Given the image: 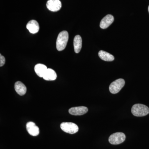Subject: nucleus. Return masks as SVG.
<instances>
[{"label":"nucleus","instance_id":"nucleus-1","mask_svg":"<svg viewBox=\"0 0 149 149\" xmlns=\"http://www.w3.org/2000/svg\"><path fill=\"white\" fill-rule=\"evenodd\" d=\"M69 35L67 31H63L59 34L56 42V47L58 51L64 50L68 42Z\"/></svg>","mask_w":149,"mask_h":149},{"label":"nucleus","instance_id":"nucleus-2","mask_svg":"<svg viewBox=\"0 0 149 149\" xmlns=\"http://www.w3.org/2000/svg\"><path fill=\"white\" fill-rule=\"evenodd\" d=\"M131 112L135 116L142 117L149 114V108L143 104H136L132 107Z\"/></svg>","mask_w":149,"mask_h":149},{"label":"nucleus","instance_id":"nucleus-3","mask_svg":"<svg viewBox=\"0 0 149 149\" xmlns=\"http://www.w3.org/2000/svg\"><path fill=\"white\" fill-rule=\"evenodd\" d=\"M61 128L63 131L69 134H74L78 132L79 128L75 123L72 122H63L61 124Z\"/></svg>","mask_w":149,"mask_h":149},{"label":"nucleus","instance_id":"nucleus-4","mask_svg":"<svg viewBox=\"0 0 149 149\" xmlns=\"http://www.w3.org/2000/svg\"><path fill=\"white\" fill-rule=\"evenodd\" d=\"M125 84V80L123 79H118L115 80L110 84L109 87L110 92L112 94L118 93L123 88Z\"/></svg>","mask_w":149,"mask_h":149},{"label":"nucleus","instance_id":"nucleus-5","mask_svg":"<svg viewBox=\"0 0 149 149\" xmlns=\"http://www.w3.org/2000/svg\"><path fill=\"white\" fill-rule=\"evenodd\" d=\"M125 136L124 133L118 132L113 133L110 136L109 141L112 145H118L125 141Z\"/></svg>","mask_w":149,"mask_h":149},{"label":"nucleus","instance_id":"nucleus-6","mask_svg":"<svg viewBox=\"0 0 149 149\" xmlns=\"http://www.w3.org/2000/svg\"><path fill=\"white\" fill-rule=\"evenodd\" d=\"M47 7L51 11L57 12L61 8V2L60 0H48Z\"/></svg>","mask_w":149,"mask_h":149},{"label":"nucleus","instance_id":"nucleus-7","mask_svg":"<svg viewBox=\"0 0 149 149\" xmlns=\"http://www.w3.org/2000/svg\"><path fill=\"white\" fill-rule=\"evenodd\" d=\"M26 129L28 133L32 136H38L40 133L39 127L36 125L35 123L31 121L27 123L26 124Z\"/></svg>","mask_w":149,"mask_h":149},{"label":"nucleus","instance_id":"nucleus-8","mask_svg":"<svg viewBox=\"0 0 149 149\" xmlns=\"http://www.w3.org/2000/svg\"><path fill=\"white\" fill-rule=\"evenodd\" d=\"M88 108L84 106L74 107L69 109V113L70 114L74 116L83 115L88 111Z\"/></svg>","mask_w":149,"mask_h":149},{"label":"nucleus","instance_id":"nucleus-9","mask_svg":"<svg viewBox=\"0 0 149 149\" xmlns=\"http://www.w3.org/2000/svg\"><path fill=\"white\" fill-rule=\"evenodd\" d=\"M114 21V17L111 15H107L102 19L100 23V27L102 29H106Z\"/></svg>","mask_w":149,"mask_h":149},{"label":"nucleus","instance_id":"nucleus-10","mask_svg":"<svg viewBox=\"0 0 149 149\" xmlns=\"http://www.w3.org/2000/svg\"><path fill=\"white\" fill-rule=\"evenodd\" d=\"M26 27L29 32L32 34H36L39 31L40 26L39 23L35 20H31L27 23Z\"/></svg>","mask_w":149,"mask_h":149},{"label":"nucleus","instance_id":"nucleus-11","mask_svg":"<svg viewBox=\"0 0 149 149\" xmlns=\"http://www.w3.org/2000/svg\"><path fill=\"white\" fill-rule=\"evenodd\" d=\"M15 89L17 93L20 96L25 95L27 91V88L25 85L20 81H17L15 84Z\"/></svg>","mask_w":149,"mask_h":149},{"label":"nucleus","instance_id":"nucleus-12","mask_svg":"<svg viewBox=\"0 0 149 149\" xmlns=\"http://www.w3.org/2000/svg\"><path fill=\"white\" fill-rule=\"evenodd\" d=\"M57 77L55 71L51 68H47L45 73L43 75V78L47 81H53L55 80Z\"/></svg>","mask_w":149,"mask_h":149},{"label":"nucleus","instance_id":"nucleus-13","mask_svg":"<svg viewBox=\"0 0 149 149\" xmlns=\"http://www.w3.org/2000/svg\"><path fill=\"white\" fill-rule=\"evenodd\" d=\"M73 45L74 52L76 53H79L81 50L82 46V38L80 35H76L74 37Z\"/></svg>","mask_w":149,"mask_h":149},{"label":"nucleus","instance_id":"nucleus-14","mask_svg":"<svg viewBox=\"0 0 149 149\" xmlns=\"http://www.w3.org/2000/svg\"><path fill=\"white\" fill-rule=\"evenodd\" d=\"M47 69V68L45 65L40 63L36 65L35 67V72L38 76L41 77H43Z\"/></svg>","mask_w":149,"mask_h":149},{"label":"nucleus","instance_id":"nucleus-15","mask_svg":"<svg viewBox=\"0 0 149 149\" xmlns=\"http://www.w3.org/2000/svg\"><path fill=\"white\" fill-rule=\"evenodd\" d=\"M98 55L100 58L104 61H112L114 59V56L104 51H100Z\"/></svg>","mask_w":149,"mask_h":149},{"label":"nucleus","instance_id":"nucleus-16","mask_svg":"<svg viewBox=\"0 0 149 149\" xmlns=\"http://www.w3.org/2000/svg\"><path fill=\"white\" fill-rule=\"evenodd\" d=\"M6 60L4 57L0 54V66H3L5 63Z\"/></svg>","mask_w":149,"mask_h":149},{"label":"nucleus","instance_id":"nucleus-17","mask_svg":"<svg viewBox=\"0 0 149 149\" xmlns=\"http://www.w3.org/2000/svg\"><path fill=\"white\" fill-rule=\"evenodd\" d=\"M148 10H149V7H148Z\"/></svg>","mask_w":149,"mask_h":149}]
</instances>
